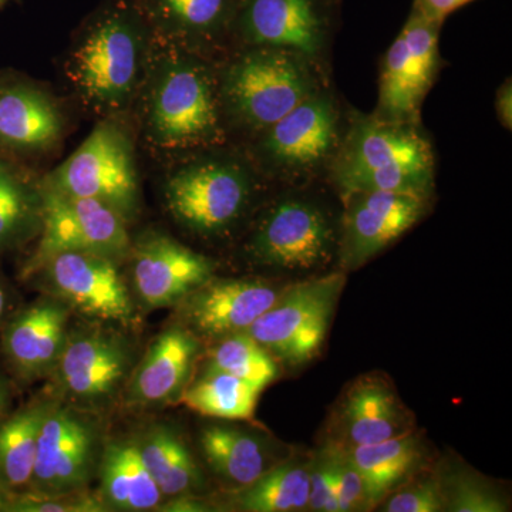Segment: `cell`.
I'll use <instances>...</instances> for the list:
<instances>
[{
	"label": "cell",
	"instance_id": "1",
	"mask_svg": "<svg viewBox=\"0 0 512 512\" xmlns=\"http://www.w3.org/2000/svg\"><path fill=\"white\" fill-rule=\"evenodd\" d=\"M134 106L141 138L160 156L181 160L227 141L218 67L208 56L156 40Z\"/></svg>",
	"mask_w": 512,
	"mask_h": 512
},
{
	"label": "cell",
	"instance_id": "2",
	"mask_svg": "<svg viewBox=\"0 0 512 512\" xmlns=\"http://www.w3.org/2000/svg\"><path fill=\"white\" fill-rule=\"evenodd\" d=\"M153 32L136 0H106L84 20L64 62L84 110L100 119L134 107L154 50Z\"/></svg>",
	"mask_w": 512,
	"mask_h": 512
},
{
	"label": "cell",
	"instance_id": "3",
	"mask_svg": "<svg viewBox=\"0 0 512 512\" xmlns=\"http://www.w3.org/2000/svg\"><path fill=\"white\" fill-rule=\"evenodd\" d=\"M329 171L343 198L365 191L430 197L436 160L419 123H397L375 114L355 113Z\"/></svg>",
	"mask_w": 512,
	"mask_h": 512
},
{
	"label": "cell",
	"instance_id": "4",
	"mask_svg": "<svg viewBox=\"0 0 512 512\" xmlns=\"http://www.w3.org/2000/svg\"><path fill=\"white\" fill-rule=\"evenodd\" d=\"M322 87L318 63L281 47H241L218 67L225 124L252 138Z\"/></svg>",
	"mask_w": 512,
	"mask_h": 512
},
{
	"label": "cell",
	"instance_id": "5",
	"mask_svg": "<svg viewBox=\"0 0 512 512\" xmlns=\"http://www.w3.org/2000/svg\"><path fill=\"white\" fill-rule=\"evenodd\" d=\"M249 157L218 148L181 158L164 183L171 217L200 237H221L247 214L258 188Z\"/></svg>",
	"mask_w": 512,
	"mask_h": 512
},
{
	"label": "cell",
	"instance_id": "6",
	"mask_svg": "<svg viewBox=\"0 0 512 512\" xmlns=\"http://www.w3.org/2000/svg\"><path fill=\"white\" fill-rule=\"evenodd\" d=\"M40 184L107 205L131 222L140 211L136 143L123 116L100 119L79 148Z\"/></svg>",
	"mask_w": 512,
	"mask_h": 512
},
{
	"label": "cell",
	"instance_id": "7",
	"mask_svg": "<svg viewBox=\"0 0 512 512\" xmlns=\"http://www.w3.org/2000/svg\"><path fill=\"white\" fill-rule=\"evenodd\" d=\"M342 137L338 103L323 86L252 138L249 160L259 173L301 180L330 167Z\"/></svg>",
	"mask_w": 512,
	"mask_h": 512
},
{
	"label": "cell",
	"instance_id": "8",
	"mask_svg": "<svg viewBox=\"0 0 512 512\" xmlns=\"http://www.w3.org/2000/svg\"><path fill=\"white\" fill-rule=\"evenodd\" d=\"M346 276L330 274L286 286L274 305L245 333L274 357L301 365L318 355Z\"/></svg>",
	"mask_w": 512,
	"mask_h": 512
},
{
	"label": "cell",
	"instance_id": "9",
	"mask_svg": "<svg viewBox=\"0 0 512 512\" xmlns=\"http://www.w3.org/2000/svg\"><path fill=\"white\" fill-rule=\"evenodd\" d=\"M42 225L39 242L26 262V276L36 272L55 255L89 252L120 262L130 255L127 222L107 205L76 197L40 184Z\"/></svg>",
	"mask_w": 512,
	"mask_h": 512
},
{
	"label": "cell",
	"instance_id": "10",
	"mask_svg": "<svg viewBox=\"0 0 512 512\" xmlns=\"http://www.w3.org/2000/svg\"><path fill=\"white\" fill-rule=\"evenodd\" d=\"M440 28L413 10L383 57L376 117L419 123L421 104L440 70Z\"/></svg>",
	"mask_w": 512,
	"mask_h": 512
},
{
	"label": "cell",
	"instance_id": "11",
	"mask_svg": "<svg viewBox=\"0 0 512 512\" xmlns=\"http://www.w3.org/2000/svg\"><path fill=\"white\" fill-rule=\"evenodd\" d=\"M335 247V229L326 211L306 198L275 202L248 242L258 264L285 271H311L325 265Z\"/></svg>",
	"mask_w": 512,
	"mask_h": 512
},
{
	"label": "cell",
	"instance_id": "12",
	"mask_svg": "<svg viewBox=\"0 0 512 512\" xmlns=\"http://www.w3.org/2000/svg\"><path fill=\"white\" fill-rule=\"evenodd\" d=\"M99 429L90 417L49 403L37 436L32 483L36 493L84 490L100 460Z\"/></svg>",
	"mask_w": 512,
	"mask_h": 512
},
{
	"label": "cell",
	"instance_id": "13",
	"mask_svg": "<svg viewBox=\"0 0 512 512\" xmlns=\"http://www.w3.org/2000/svg\"><path fill=\"white\" fill-rule=\"evenodd\" d=\"M117 264L103 255L64 252L50 258L36 274L49 295L70 309L127 326L136 311Z\"/></svg>",
	"mask_w": 512,
	"mask_h": 512
},
{
	"label": "cell",
	"instance_id": "14",
	"mask_svg": "<svg viewBox=\"0 0 512 512\" xmlns=\"http://www.w3.org/2000/svg\"><path fill=\"white\" fill-rule=\"evenodd\" d=\"M329 16L322 0H241L232 39L241 47H281L322 60Z\"/></svg>",
	"mask_w": 512,
	"mask_h": 512
},
{
	"label": "cell",
	"instance_id": "15",
	"mask_svg": "<svg viewBox=\"0 0 512 512\" xmlns=\"http://www.w3.org/2000/svg\"><path fill=\"white\" fill-rule=\"evenodd\" d=\"M340 259L356 269L392 245L426 215L429 197L407 192L365 191L346 195Z\"/></svg>",
	"mask_w": 512,
	"mask_h": 512
},
{
	"label": "cell",
	"instance_id": "16",
	"mask_svg": "<svg viewBox=\"0 0 512 512\" xmlns=\"http://www.w3.org/2000/svg\"><path fill=\"white\" fill-rule=\"evenodd\" d=\"M130 255L134 291L147 311L183 302L214 274L207 256L161 232L131 242Z\"/></svg>",
	"mask_w": 512,
	"mask_h": 512
},
{
	"label": "cell",
	"instance_id": "17",
	"mask_svg": "<svg viewBox=\"0 0 512 512\" xmlns=\"http://www.w3.org/2000/svg\"><path fill=\"white\" fill-rule=\"evenodd\" d=\"M133 356L127 342L107 330L69 333L53 375L63 396L73 402H107L128 375Z\"/></svg>",
	"mask_w": 512,
	"mask_h": 512
},
{
	"label": "cell",
	"instance_id": "18",
	"mask_svg": "<svg viewBox=\"0 0 512 512\" xmlns=\"http://www.w3.org/2000/svg\"><path fill=\"white\" fill-rule=\"evenodd\" d=\"M67 128L60 100L26 79L0 82V157H36L59 146Z\"/></svg>",
	"mask_w": 512,
	"mask_h": 512
},
{
	"label": "cell",
	"instance_id": "19",
	"mask_svg": "<svg viewBox=\"0 0 512 512\" xmlns=\"http://www.w3.org/2000/svg\"><path fill=\"white\" fill-rule=\"evenodd\" d=\"M285 288L256 279H210L184 299V315L195 332L222 339L245 332Z\"/></svg>",
	"mask_w": 512,
	"mask_h": 512
},
{
	"label": "cell",
	"instance_id": "20",
	"mask_svg": "<svg viewBox=\"0 0 512 512\" xmlns=\"http://www.w3.org/2000/svg\"><path fill=\"white\" fill-rule=\"evenodd\" d=\"M158 42L211 56L231 39L241 0H136Z\"/></svg>",
	"mask_w": 512,
	"mask_h": 512
},
{
	"label": "cell",
	"instance_id": "21",
	"mask_svg": "<svg viewBox=\"0 0 512 512\" xmlns=\"http://www.w3.org/2000/svg\"><path fill=\"white\" fill-rule=\"evenodd\" d=\"M200 348L194 333L181 326L161 333L131 376L128 403L151 407L180 400Z\"/></svg>",
	"mask_w": 512,
	"mask_h": 512
},
{
	"label": "cell",
	"instance_id": "22",
	"mask_svg": "<svg viewBox=\"0 0 512 512\" xmlns=\"http://www.w3.org/2000/svg\"><path fill=\"white\" fill-rule=\"evenodd\" d=\"M70 308L55 298L30 306L13 320L5 338L6 353L25 377L49 375L69 336Z\"/></svg>",
	"mask_w": 512,
	"mask_h": 512
},
{
	"label": "cell",
	"instance_id": "23",
	"mask_svg": "<svg viewBox=\"0 0 512 512\" xmlns=\"http://www.w3.org/2000/svg\"><path fill=\"white\" fill-rule=\"evenodd\" d=\"M100 497L109 510L154 511L165 500L141 460L136 440L113 441L101 451Z\"/></svg>",
	"mask_w": 512,
	"mask_h": 512
},
{
	"label": "cell",
	"instance_id": "24",
	"mask_svg": "<svg viewBox=\"0 0 512 512\" xmlns=\"http://www.w3.org/2000/svg\"><path fill=\"white\" fill-rule=\"evenodd\" d=\"M136 443L141 460L164 498L194 494L204 485L190 448L173 427H150Z\"/></svg>",
	"mask_w": 512,
	"mask_h": 512
},
{
	"label": "cell",
	"instance_id": "25",
	"mask_svg": "<svg viewBox=\"0 0 512 512\" xmlns=\"http://www.w3.org/2000/svg\"><path fill=\"white\" fill-rule=\"evenodd\" d=\"M343 430L355 446L380 443L406 434L404 414L394 394L380 382H362L348 394Z\"/></svg>",
	"mask_w": 512,
	"mask_h": 512
},
{
	"label": "cell",
	"instance_id": "26",
	"mask_svg": "<svg viewBox=\"0 0 512 512\" xmlns=\"http://www.w3.org/2000/svg\"><path fill=\"white\" fill-rule=\"evenodd\" d=\"M40 225V180H32L12 158L0 157V252L39 234Z\"/></svg>",
	"mask_w": 512,
	"mask_h": 512
},
{
	"label": "cell",
	"instance_id": "27",
	"mask_svg": "<svg viewBox=\"0 0 512 512\" xmlns=\"http://www.w3.org/2000/svg\"><path fill=\"white\" fill-rule=\"evenodd\" d=\"M200 443L212 471L237 488L255 483L271 468L264 444L245 431L211 426L202 431Z\"/></svg>",
	"mask_w": 512,
	"mask_h": 512
},
{
	"label": "cell",
	"instance_id": "28",
	"mask_svg": "<svg viewBox=\"0 0 512 512\" xmlns=\"http://www.w3.org/2000/svg\"><path fill=\"white\" fill-rule=\"evenodd\" d=\"M348 454L365 484L367 508H372L412 473L420 460V447L406 433L380 443L355 446Z\"/></svg>",
	"mask_w": 512,
	"mask_h": 512
},
{
	"label": "cell",
	"instance_id": "29",
	"mask_svg": "<svg viewBox=\"0 0 512 512\" xmlns=\"http://www.w3.org/2000/svg\"><path fill=\"white\" fill-rule=\"evenodd\" d=\"M262 390L224 372L207 370L187 387L180 402L201 416L221 420H252Z\"/></svg>",
	"mask_w": 512,
	"mask_h": 512
},
{
	"label": "cell",
	"instance_id": "30",
	"mask_svg": "<svg viewBox=\"0 0 512 512\" xmlns=\"http://www.w3.org/2000/svg\"><path fill=\"white\" fill-rule=\"evenodd\" d=\"M235 507L249 512L301 511L309 503V468L282 464L269 468L255 483L237 488Z\"/></svg>",
	"mask_w": 512,
	"mask_h": 512
},
{
	"label": "cell",
	"instance_id": "31",
	"mask_svg": "<svg viewBox=\"0 0 512 512\" xmlns=\"http://www.w3.org/2000/svg\"><path fill=\"white\" fill-rule=\"evenodd\" d=\"M49 403H37L0 426V483L25 487L32 483L37 436Z\"/></svg>",
	"mask_w": 512,
	"mask_h": 512
},
{
	"label": "cell",
	"instance_id": "32",
	"mask_svg": "<svg viewBox=\"0 0 512 512\" xmlns=\"http://www.w3.org/2000/svg\"><path fill=\"white\" fill-rule=\"evenodd\" d=\"M207 370L224 372L264 390L278 376L274 356L248 333H234L220 339L211 350Z\"/></svg>",
	"mask_w": 512,
	"mask_h": 512
},
{
	"label": "cell",
	"instance_id": "33",
	"mask_svg": "<svg viewBox=\"0 0 512 512\" xmlns=\"http://www.w3.org/2000/svg\"><path fill=\"white\" fill-rule=\"evenodd\" d=\"M8 510L22 512H104L109 507L100 495L79 490L60 494H26L16 503H9Z\"/></svg>",
	"mask_w": 512,
	"mask_h": 512
},
{
	"label": "cell",
	"instance_id": "34",
	"mask_svg": "<svg viewBox=\"0 0 512 512\" xmlns=\"http://www.w3.org/2000/svg\"><path fill=\"white\" fill-rule=\"evenodd\" d=\"M448 510L456 512H503L504 501L488 485L470 476H457L451 481Z\"/></svg>",
	"mask_w": 512,
	"mask_h": 512
},
{
	"label": "cell",
	"instance_id": "35",
	"mask_svg": "<svg viewBox=\"0 0 512 512\" xmlns=\"http://www.w3.org/2000/svg\"><path fill=\"white\" fill-rule=\"evenodd\" d=\"M338 484L339 512L360 510L366 505L365 484L350 460L348 451L340 448L328 450Z\"/></svg>",
	"mask_w": 512,
	"mask_h": 512
},
{
	"label": "cell",
	"instance_id": "36",
	"mask_svg": "<svg viewBox=\"0 0 512 512\" xmlns=\"http://www.w3.org/2000/svg\"><path fill=\"white\" fill-rule=\"evenodd\" d=\"M444 491L437 481H424L406 488L389 498L384 511L387 512H437L444 510Z\"/></svg>",
	"mask_w": 512,
	"mask_h": 512
},
{
	"label": "cell",
	"instance_id": "37",
	"mask_svg": "<svg viewBox=\"0 0 512 512\" xmlns=\"http://www.w3.org/2000/svg\"><path fill=\"white\" fill-rule=\"evenodd\" d=\"M313 511L339 512L338 484L328 451L309 470V503Z\"/></svg>",
	"mask_w": 512,
	"mask_h": 512
},
{
	"label": "cell",
	"instance_id": "38",
	"mask_svg": "<svg viewBox=\"0 0 512 512\" xmlns=\"http://www.w3.org/2000/svg\"><path fill=\"white\" fill-rule=\"evenodd\" d=\"M471 2L474 0H414L413 10L420 13L423 18L437 25H443L448 15Z\"/></svg>",
	"mask_w": 512,
	"mask_h": 512
},
{
	"label": "cell",
	"instance_id": "39",
	"mask_svg": "<svg viewBox=\"0 0 512 512\" xmlns=\"http://www.w3.org/2000/svg\"><path fill=\"white\" fill-rule=\"evenodd\" d=\"M157 510L164 512H204L210 511L211 508L204 501L198 500L195 495L184 494L170 497L167 501L164 500Z\"/></svg>",
	"mask_w": 512,
	"mask_h": 512
},
{
	"label": "cell",
	"instance_id": "40",
	"mask_svg": "<svg viewBox=\"0 0 512 512\" xmlns=\"http://www.w3.org/2000/svg\"><path fill=\"white\" fill-rule=\"evenodd\" d=\"M495 111H497L498 119L507 130H511L512 126V84L508 79L503 86L498 89L495 96Z\"/></svg>",
	"mask_w": 512,
	"mask_h": 512
},
{
	"label": "cell",
	"instance_id": "41",
	"mask_svg": "<svg viewBox=\"0 0 512 512\" xmlns=\"http://www.w3.org/2000/svg\"><path fill=\"white\" fill-rule=\"evenodd\" d=\"M9 503L8 495H6L5 490H3L2 485H0V511L8 510Z\"/></svg>",
	"mask_w": 512,
	"mask_h": 512
},
{
	"label": "cell",
	"instance_id": "42",
	"mask_svg": "<svg viewBox=\"0 0 512 512\" xmlns=\"http://www.w3.org/2000/svg\"><path fill=\"white\" fill-rule=\"evenodd\" d=\"M5 292H3L2 286H0V318H2L3 311H5Z\"/></svg>",
	"mask_w": 512,
	"mask_h": 512
},
{
	"label": "cell",
	"instance_id": "43",
	"mask_svg": "<svg viewBox=\"0 0 512 512\" xmlns=\"http://www.w3.org/2000/svg\"><path fill=\"white\" fill-rule=\"evenodd\" d=\"M5 389H3L2 383H0V409H2L3 404H5Z\"/></svg>",
	"mask_w": 512,
	"mask_h": 512
},
{
	"label": "cell",
	"instance_id": "44",
	"mask_svg": "<svg viewBox=\"0 0 512 512\" xmlns=\"http://www.w3.org/2000/svg\"><path fill=\"white\" fill-rule=\"evenodd\" d=\"M6 2H9V0H0V6L5 5Z\"/></svg>",
	"mask_w": 512,
	"mask_h": 512
}]
</instances>
